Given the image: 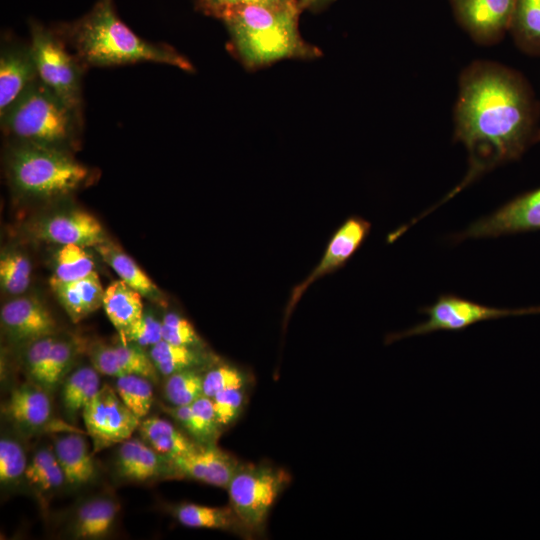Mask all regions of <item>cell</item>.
Segmentation results:
<instances>
[{
  "instance_id": "5",
  "label": "cell",
  "mask_w": 540,
  "mask_h": 540,
  "mask_svg": "<svg viewBox=\"0 0 540 540\" xmlns=\"http://www.w3.org/2000/svg\"><path fill=\"white\" fill-rule=\"evenodd\" d=\"M0 122L8 140L71 152L84 119L37 79L0 115Z\"/></svg>"
},
{
  "instance_id": "34",
  "label": "cell",
  "mask_w": 540,
  "mask_h": 540,
  "mask_svg": "<svg viewBox=\"0 0 540 540\" xmlns=\"http://www.w3.org/2000/svg\"><path fill=\"white\" fill-rule=\"evenodd\" d=\"M193 427L191 435L201 445L215 444L221 427L217 421L212 399L200 396L192 404Z\"/></svg>"
},
{
  "instance_id": "9",
  "label": "cell",
  "mask_w": 540,
  "mask_h": 540,
  "mask_svg": "<svg viewBox=\"0 0 540 540\" xmlns=\"http://www.w3.org/2000/svg\"><path fill=\"white\" fill-rule=\"evenodd\" d=\"M82 410L86 430L97 449L129 439L141 423L109 385L101 386Z\"/></svg>"
},
{
  "instance_id": "25",
  "label": "cell",
  "mask_w": 540,
  "mask_h": 540,
  "mask_svg": "<svg viewBox=\"0 0 540 540\" xmlns=\"http://www.w3.org/2000/svg\"><path fill=\"white\" fill-rule=\"evenodd\" d=\"M151 446L138 439L123 441L118 449L117 466L120 474L133 480H146L160 472L161 462Z\"/></svg>"
},
{
  "instance_id": "13",
  "label": "cell",
  "mask_w": 540,
  "mask_h": 540,
  "mask_svg": "<svg viewBox=\"0 0 540 540\" xmlns=\"http://www.w3.org/2000/svg\"><path fill=\"white\" fill-rule=\"evenodd\" d=\"M37 79L30 44L5 37L0 50V115Z\"/></svg>"
},
{
  "instance_id": "16",
  "label": "cell",
  "mask_w": 540,
  "mask_h": 540,
  "mask_svg": "<svg viewBox=\"0 0 540 540\" xmlns=\"http://www.w3.org/2000/svg\"><path fill=\"white\" fill-rule=\"evenodd\" d=\"M1 324L17 341H35L51 336L56 322L47 308L34 297H18L6 303L0 312Z\"/></svg>"
},
{
  "instance_id": "10",
  "label": "cell",
  "mask_w": 540,
  "mask_h": 540,
  "mask_svg": "<svg viewBox=\"0 0 540 540\" xmlns=\"http://www.w3.org/2000/svg\"><path fill=\"white\" fill-rule=\"evenodd\" d=\"M370 228L371 225L368 221L361 217L353 216L348 218L336 230L319 264L302 282L292 289L284 310L283 329L286 328L294 308L310 285L323 276L343 267L359 249L367 237Z\"/></svg>"
},
{
  "instance_id": "3",
  "label": "cell",
  "mask_w": 540,
  "mask_h": 540,
  "mask_svg": "<svg viewBox=\"0 0 540 540\" xmlns=\"http://www.w3.org/2000/svg\"><path fill=\"white\" fill-rule=\"evenodd\" d=\"M298 7L243 5L220 18L243 66L256 70L287 59L310 60L321 51L299 32Z\"/></svg>"
},
{
  "instance_id": "17",
  "label": "cell",
  "mask_w": 540,
  "mask_h": 540,
  "mask_svg": "<svg viewBox=\"0 0 540 540\" xmlns=\"http://www.w3.org/2000/svg\"><path fill=\"white\" fill-rule=\"evenodd\" d=\"M49 283L59 303L74 323L102 306L104 289L95 271L73 281H60L52 276Z\"/></svg>"
},
{
  "instance_id": "29",
  "label": "cell",
  "mask_w": 540,
  "mask_h": 540,
  "mask_svg": "<svg viewBox=\"0 0 540 540\" xmlns=\"http://www.w3.org/2000/svg\"><path fill=\"white\" fill-rule=\"evenodd\" d=\"M150 358L157 371L166 376L192 369L202 361L191 347L172 344L163 339L151 346Z\"/></svg>"
},
{
  "instance_id": "39",
  "label": "cell",
  "mask_w": 540,
  "mask_h": 540,
  "mask_svg": "<svg viewBox=\"0 0 540 540\" xmlns=\"http://www.w3.org/2000/svg\"><path fill=\"white\" fill-rule=\"evenodd\" d=\"M243 5L300 8L297 0H196V6L201 12L217 19L226 11Z\"/></svg>"
},
{
  "instance_id": "27",
  "label": "cell",
  "mask_w": 540,
  "mask_h": 540,
  "mask_svg": "<svg viewBox=\"0 0 540 540\" xmlns=\"http://www.w3.org/2000/svg\"><path fill=\"white\" fill-rule=\"evenodd\" d=\"M118 512V505L108 498H96L82 505L77 513L76 534L82 538L105 535Z\"/></svg>"
},
{
  "instance_id": "19",
  "label": "cell",
  "mask_w": 540,
  "mask_h": 540,
  "mask_svg": "<svg viewBox=\"0 0 540 540\" xmlns=\"http://www.w3.org/2000/svg\"><path fill=\"white\" fill-rule=\"evenodd\" d=\"M174 513L177 520L187 527L221 529L235 533L245 539L255 537L231 505L209 507L186 503L179 505Z\"/></svg>"
},
{
  "instance_id": "24",
  "label": "cell",
  "mask_w": 540,
  "mask_h": 540,
  "mask_svg": "<svg viewBox=\"0 0 540 540\" xmlns=\"http://www.w3.org/2000/svg\"><path fill=\"white\" fill-rule=\"evenodd\" d=\"M6 411L17 422L37 427L49 419L51 406L43 390L37 386L24 385L11 392Z\"/></svg>"
},
{
  "instance_id": "28",
  "label": "cell",
  "mask_w": 540,
  "mask_h": 540,
  "mask_svg": "<svg viewBox=\"0 0 540 540\" xmlns=\"http://www.w3.org/2000/svg\"><path fill=\"white\" fill-rule=\"evenodd\" d=\"M94 367L83 366L76 369L66 379L62 398L65 409L75 413L85 407L100 389V378Z\"/></svg>"
},
{
  "instance_id": "36",
  "label": "cell",
  "mask_w": 540,
  "mask_h": 540,
  "mask_svg": "<svg viewBox=\"0 0 540 540\" xmlns=\"http://www.w3.org/2000/svg\"><path fill=\"white\" fill-rule=\"evenodd\" d=\"M26 455L22 446L13 439L2 438L0 441V480L10 483L25 474Z\"/></svg>"
},
{
  "instance_id": "38",
  "label": "cell",
  "mask_w": 540,
  "mask_h": 540,
  "mask_svg": "<svg viewBox=\"0 0 540 540\" xmlns=\"http://www.w3.org/2000/svg\"><path fill=\"white\" fill-rule=\"evenodd\" d=\"M162 338L169 343L188 347L198 346L202 343L192 324L175 313H168L164 316Z\"/></svg>"
},
{
  "instance_id": "8",
  "label": "cell",
  "mask_w": 540,
  "mask_h": 540,
  "mask_svg": "<svg viewBox=\"0 0 540 540\" xmlns=\"http://www.w3.org/2000/svg\"><path fill=\"white\" fill-rule=\"evenodd\" d=\"M420 312L427 315L424 322L402 332L387 335L385 343L391 344L404 338L427 335L437 331H462L476 323L503 317L537 314L540 313V306L501 309L454 295H441L436 302L423 307Z\"/></svg>"
},
{
  "instance_id": "42",
  "label": "cell",
  "mask_w": 540,
  "mask_h": 540,
  "mask_svg": "<svg viewBox=\"0 0 540 540\" xmlns=\"http://www.w3.org/2000/svg\"><path fill=\"white\" fill-rule=\"evenodd\" d=\"M55 341L51 336L43 337L32 341V344L27 350L26 360L28 370L41 383H43L47 363Z\"/></svg>"
},
{
  "instance_id": "30",
  "label": "cell",
  "mask_w": 540,
  "mask_h": 540,
  "mask_svg": "<svg viewBox=\"0 0 540 540\" xmlns=\"http://www.w3.org/2000/svg\"><path fill=\"white\" fill-rule=\"evenodd\" d=\"M116 392L127 407L140 419L150 411L153 403V389L148 378L136 374L118 377Z\"/></svg>"
},
{
  "instance_id": "14",
  "label": "cell",
  "mask_w": 540,
  "mask_h": 540,
  "mask_svg": "<svg viewBox=\"0 0 540 540\" xmlns=\"http://www.w3.org/2000/svg\"><path fill=\"white\" fill-rule=\"evenodd\" d=\"M168 463L179 476L227 489L240 462L215 444L200 445L194 451L171 458Z\"/></svg>"
},
{
  "instance_id": "21",
  "label": "cell",
  "mask_w": 540,
  "mask_h": 540,
  "mask_svg": "<svg viewBox=\"0 0 540 540\" xmlns=\"http://www.w3.org/2000/svg\"><path fill=\"white\" fill-rule=\"evenodd\" d=\"M102 306L121 335H124L144 313L142 295L122 280L113 281L104 290Z\"/></svg>"
},
{
  "instance_id": "18",
  "label": "cell",
  "mask_w": 540,
  "mask_h": 540,
  "mask_svg": "<svg viewBox=\"0 0 540 540\" xmlns=\"http://www.w3.org/2000/svg\"><path fill=\"white\" fill-rule=\"evenodd\" d=\"M93 367L101 374L121 377L136 374L148 379H156V367L143 351L134 346L98 345L91 351Z\"/></svg>"
},
{
  "instance_id": "43",
  "label": "cell",
  "mask_w": 540,
  "mask_h": 540,
  "mask_svg": "<svg viewBox=\"0 0 540 540\" xmlns=\"http://www.w3.org/2000/svg\"><path fill=\"white\" fill-rule=\"evenodd\" d=\"M57 462L55 453L49 449H41L33 456L27 465L25 477L32 483L39 475Z\"/></svg>"
},
{
  "instance_id": "12",
  "label": "cell",
  "mask_w": 540,
  "mask_h": 540,
  "mask_svg": "<svg viewBox=\"0 0 540 540\" xmlns=\"http://www.w3.org/2000/svg\"><path fill=\"white\" fill-rule=\"evenodd\" d=\"M455 13L481 43L497 41L510 28L516 0H452Z\"/></svg>"
},
{
  "instance_id": "32",
  "label": "cell",
  "mask_w": 540,
  "mask_h": 540,
  "mask_svg": "<svg viewBox=\"0 0 540 540\" xmlns=\"http://www.w3.org/2000/svg\"><path fill=\"white\" fill-rule=\"evenodd\" d=\"M31 264L20 252L10 251L0 259V284L9 294H21L30 285Z\"/></svg>"
},
{
  "instance_id": "37",
  "label": "cell",
  "mask_w": 540,
  "mask_h": 540,
  "mask_svg": "<svg viewBox=\"0 0 540 540\" xmlns=\"http://www.w3.org/2000/svg\"><path fill=\"white\" fill-rule=\"evenodd\" d=\"M246 387L228 389L213 396L212 402L220 427L234 423L245 406Z\"/></svg>"
},
{
  "instance_id": "41",
  "label": "cell",
  "mask_w": 540,
  "mask_h": 540,
  "mask_svg": "<svg viewBox=\"0 0 540 540\" xmlns=\"http://www.w3.org/2000/svg\"><path fill=\"white\" fill-rule=\"evenodd\" d=\"M123 337L140 346H153L163 339L162 322L143 313L142 317L124 333Z\"/></svg>"
},
{
  "instance_id": "23",
  "label": "cell",
  "mask_w": 540,
  "mask_h": 540,
  "mask_svg": "<svg viewBox=\"0 0 540 540\" xmlns=\"http://www.w3.org/2000/svg\"><path fill=\"white\" fill-rule=\"evenodd\" d=\"M139 430L150 446L168 460L190 453L201 445L188 439L170 422L161 418L152 417L141 421Z\"/></svg>"
},
{
  "instance_id": "33",
  "label": "cell",
  "mask_w": 540,
  "mask_h": 540,
  "mask_svg": "<svg viewBox=\"0 0 540 540\" xmlns=\"http://www.w3.org/2000/svg\"><path fill=\"white\" fill-rule=\"evenodd\" d=\"M203 376L198 372L187 369L168 376L164 393L173 406L192 404L203 395Z\"/></svg>"
},
{
  "instance_id": "6",
  "label": "cell",
  "mask_w": 540,
  "mask_h": 540,
  "mask_svg": "<svg viewBox=\"0 0 540 540\" xmlns=\"http://www.w3.org/2000/svg\"><path fill=\"white\" fill-rule=\"evenodd\" d=\"M30 47L38 79L70 109L83 118L84 66L55 29L30 20Z\"/></svg>"
},
{
  "instance_id": "1",
  "label": "cell",
  "mask_w": 540,
  "mask_h": 540,
  "mask_svg": "<svg viewBox=\"0 0 540 540\" xmlns=\"http://www.w3.org/2000/svg\"><path fill=\"white\" fill-rule=\"evenodd\" d=\"M539 106L516 71L478 62L461 77L455 136L468 150L470 170L462 184L484 171L519 158L537 139Z\"/></svg>"
},
{
  "instance_id": "11",
  "label": "cell",
  "mask_w": 540,
  "mask_h": 540,
  "mask_svg": "<svg viewBox=\"0 0 540 540\" xmlns=\"http://www.w3.org/2000/svg\"><path fill=\"white\" fill-rule=\"evenodd\" d=\"M540 230V188L511 200L457 236V239L491 238Z\"/></svg>"
},
{
  "instance_id": "20",
  "label": "cell",
  "mask_w": 540,
  "mask_h": 540,
  "mask_svg": "<svg viewBox=\"0 0 540 540\" xmlns=\"http://www.w3.org/2000/svg\"><path fill=\"white\" fill-rule=\"evenodd\" d=\"M94 248L100 254L103 261L116 272L120 280L139 292L143 297L162 305L165 304L164 295L157 285L118 246L106 240Z\"/></svg>"
},
{
  "instance_id": "44",
  "label": "cell",
  "mask_w": 540,
  "mask_h": 540,
  "mask_svg": "<svg viewBox=\"0 0 540 540\" xmlns=\"http://www.w3.org/2000/svg\"><path fill=\"white\" fill-rule=\"evenodd\" d=\"M297 1L302 11L304 10L318 11L320 9H323L325 6L329 5L330 3L334 2L335 0H297Z\"/></svg>"
},
{
  "instance_id": "15",
  "label": "cell",
  "mask_w": 540,
  "mask_h": 540,
  "mask_svg": "<svg viewBox=\"0 0 540 540\" xmlns=\"http://www.w3.org/2000/svg\"><path fill=\"white\" fill-rule=\"evenodd\" d=\"M38 237L59 245L75 244L95 247L106 240L101 223L84 210L72 209L43 219L37 227Z\"/></svg>"
},
{
  "instance_id": "26",
  "label": "cell",
  "mask_w": 540,
  "mask_h": 540,
  "mask_svg": "<svg viewBox=\"0 0 540 540\" xmlns=\"http://www.w3.org/2000/svg\"><path fill=\"white\" fill-rule=\"evenodd\" d=\"M509 29L523 51L540 55V0H516Z\"/></svg>"
},
{
  "instance_id": "31",
  "label": "cell",
  "mask_w": 540,
  "mask_h": 540,
  "mask_svg": "<svg viewBox=\"0 0 540 540\" xmlns=\"http://www.w3.org/2000/svg\"><path fill=\"white\" fill-rule=\"evenodd\" d=\"M94 271L93 258L85 247L67 244L58 250L54 278L60 281H73L86 277Z\"/></svg>"
},
{
  "instance_id": "40",
  "label": "cell",
  "mask_w": 540,
  "mask_h": 540,
  "mask_svg": "<svg viewBox=\"0 0 540 540\" xmlns=\"http://www.w3.org/2000/svg\"><path fill=\"white\" fill-rule=\"evenodd\" d=\"M73 357V347L71 343L63 340H56L49 356L43 384L53 386L59 381L66 371Z\"/></svg>"
},
{
  "instance_id": "22",
  "label": "cell",
  "mask_w": 540,
  "mask_h": 540,
  "mask_svg": "<svg viewBox=\"0 0 540 540\" xmlns=\"http://www.w3.org/2000/svg\"><path fill=\"white\" fill-rule=\"evenodd\" d=\"M54 453L68 483L84 484L94 476V462L81 435L68 434L56 438Z\"/></svg>"
},
{
  "instance_id": "4",
  "label": "cell",
  "mask_w": 540,
  "mask_h": 540,
  "mask_svg": "<svg viewBox=\"0 0 540 540\" xmlns=\"http://www.w3.org/2000/svg\"><path fill=\"white\" fill-rule=\"evenodd\" d=\"M5 166L14 191L32 198L68 195L92 177L91 170L69 151L13 140L6 146Z\"/></svg>"
},
{
  "instance_id": "7",
  "label": "cell",
  "mask_w": 540,
  "mask_h": 540,
  "mask_svg": "<svg viewBox=\"0 0 540 540\" xmlns=\"http://www.w3.org/2000/svg\"><path fill=\"white\" fill-rule=\"evenodd\" d=\"M291 481L284 469L268 463H240L228 487L230 505L254 536H263L269 512Z\"/></svg>"
},
{
  "instance_id": "2",
  "label": "cell",
  "mask_w": 540,
  "mask_h": 540,
  "mask_svg": "<svg viewBox=\"0 0 540 540\" xmlns=\"http://www.w3.org/2000/svg\"><path fill=\"white\" fill-rule=\"evenodd\" d=\"M85 68L154 62L194 70L173 47L144 40L118 16L114 0H96L82 17L54 28Z\"/></svg>"
},
{
  "instance_id": "35",
  "label": "cell",
  "mask_w": 540,
  "mask_h": 540,
  "mask_svg": "<svg viewBox=\"0 0 540 540\" xmlns=\"http://www.w3.org/2000/svg\"><path fill=\"white\" fill-rule=\"evenodd\" d=\"M249 384L248 375L240 369L221 365L203 375V395L212 398L217 393L234 388H243Z\"/></svg>"
}]
</instances>
